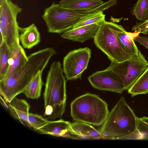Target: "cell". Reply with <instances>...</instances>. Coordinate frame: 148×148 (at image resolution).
Listing matches in <instances>:
<instances>
[{
  "mask_svg": "<svg viewBox=\"0 0 148 148\" xmlns=\"http://www.w3.org/2000/svg\"><path fill=\"white\" fill-rule=\"evenodd\" d=\"M28 119L32 127L36 131L45 125L49 121L41 115L32 113H29Z\"/></svg>",
  "mask_w": 148,
  "mask_h": 148,
  "instance_id": "24",
  "label": "cell"
},
{
  "mask_svg": "<svg viewBox=\"0 0 148 148\" xmlns=\"http://www.w3.org/2000/svg\"><path fill=\"white\" fill-rule=\"evenodd\" d=\"M22 8L11 0H0V42L4 41L11 49L19 40L20 30L17 20Z\"/></svg>",
  "mask_w": 148,
  "mask_h": 148,
  "instance_id": "7",
  "label": "cell"
},
{
  "mask_svg": "<svg viewBox=\"0 0 148 148\" xmlns=\"http://www.w3.org/2000/svg\"><path fill=\"white\" fill-rule=\"evenodd\" d=\"M127 91L132 97L148 93V67Z\"/></svg>",
  "mask_w": 148,
  "mask_h": 148,
  "instance_id": "21",
  "label": "cell"
},
{
  "mask_svg": "<svg viewBox=\"0 0 148 148\" xmlns=\"http://www.w3.org/2000/svg\"><path fill=\"white\" fill-rule=\"evenodd\" d=\"M19 41V40H18L12 47L9 66L3 79L14 73L25 64L28 60V56L23 47L20 45Z\"/></svg>",
  "mask_w": 148,
  "mask_h": 148,
  "instance_id": "14",
  "label": "cell"
},
{
  "mask_svg": "<svg viewBox=\"0 0 148 148\" xmlns=\"http://www.w3.org/2000/svg\"><path fill=\"white\" fill-rule=\"evenodd\" d=\"M132 14L141 21L148 19V0H138L133 7Z\"/></svg>",
  "mask_w": 148,
  "mask_h": 148,
  "instance_id": "23",
  "label": "cell"
},
{
  "mask_svg": "<svg viewBox=\"0 0 148 148\" xmlns=\"http://www.w3.org/2000/svg\"><path fill=\"white\" fill-rule=\"evenodd\" d=\"M126 32L121 25L105 21L100 26L94 42L111 62H120L132 57L124 49L118 39L119 34Z\"/></svg>",
  "mask_w": 148,
  "mask_h": 148,
  "instance_id": "5",
  "label": "cell"
},
{
  "mask_svg": "<svg viewBox=\"0 0 148 148\" xmlns=\"http://www.w3.org/2000/svg\"><path fill=\"white\" fill-rule=\"evenodd\" d=\"M100 25L94 23L75 29H71L63 32L61 37L64 39L83 43L94 38Z\"/></svg>",
  "mask_w": 148,
  "mask_h": 148,
  "instance_id": "12",
  "label": "cell"
},
{
  "mask_svg": "<svg viewBox=\"0 0 148 148\" xmlns=\"http://www.w3.org/2000/svg\"><path fill=\"white\" fill-rule=\"evenodd\" d=\"M12 55L11 49L3 41L0 43V81L6 74Z\"/></svg>",
  "mask_w": 148,
  "mask_h": 148,
  "instance_id": "20",
  "label": "cell"
},
{
  "mask_svg": "<svg viewBox=\"0 0 148 148\" xmlns=\"http://www.w3.org/2000/svg\"><path fill=\"white\" fill-rule=\"evenodd\" d=\"M102 0H60L63 7L73 10H87L96 8L103 4Z\"/></svg>",
  "mask_w": 148,
  "mask_h": 148,
  "instance_id": "17",
  "label": "cell"
},
{
  "mask_svg": "<svg viewBox=\"0 0 148 148\" xmlns=\"http://www.w3.org/2000/svg\"><path fill=\"white\" fill-rule=\"evenodd\" d=\"M30 108L26 100L15 97L9 103L8 110L12 116L23 125L32 128L28 119Z\"/></svg>",
  "mask_w": 148,
  "mask_h": 148,
  "instance_id": "13",
  "label": "cell"
},
{
  "mask_svg": "<svg viewBox=\"0 0 148 148\" xmlns=\"http://www.w3.org/2000/svg\"><path fill=\"white\" fill-rule=\"evenodd\" d=\"M140 119L148 125V117L144 116L140 118Z\"/></svg>",
  "mask_w": 148,
  "mask_h": 148,
  "instance_id": "30",
  "label": "cell"
},
{
  "mask_svg": "<svg viewBox=\"0 0 148 148\" xmlns=\"http://www.w3.org/2000/svg\"><path fill=\"white\" fill-rule=\"evenodd\" d=\"M121 140H143V137L139 131L137 130L131 134L121 138Z\"/></svg>",
  "mask_w": 148,
  "mask_h": 148,
  "instance_id": "27",
  "label": "cell"
},
{
  "mask_svg": "<svg viewBox=\"0 0 148 148\" xmlns=\"http://www.w3.org/2000/svg\"><path fill=\"white\" fill-rule=\"evenodd\" d=\"M103 11H99L84 16L82 20L75 25L72 29L95 23L101 25L105 21V15Z\"/></svg>",
  "mask_w": 148,
  "mask_h": 148,
  "instance_id": "22",
  "label": "cell"
},
{
  "mask_svg": "<svg viewBox=\"0 0 148 148\" xmlns=\"http://www.w3.org/2000/svg\"><path fill=\"white\" fill-rule=\"evenodd\" d=\"M71 125L72 128L79 139H106L99 131L90 124L77 121L71 123Z\"/></svg>",
  "mask_w": 148,
  "mask_h": 148,
  "instance_id": "16",
  "label": "cell"
},
{
  "mask_svg": "<svg viewBox=\"0 0 148 148\" xmlns=\"http://www.w3.org/2000/svg\"><path fill=\"white\" fill-rule=\"evenodd\" d=\"M132 31H136L140 33L147 34L148 33V19L137 23L132 27Z\"/></svg>",
  "mask_w": 148,
  "mask_h": 148,
  "instance_id": "25",
  "label": "cell"
},
{
  "mask_svg": "<svg viewBox=\"0 0 148 148\" xmlns=\"http://www.w3.org/2000/svg\"><path fill=\"white\" fill-rule=\"evenodd\" d=\"M19 40L23 48L30 49L38 45L40 41V35L34 23L25 28H21Z\"/></svg>",
  "mask_w": 148,
  "mask_h": 148,
  "instance_id": "15",
  "label": "cell"
},
{
  "mask_svg": "<svg viewBox=\"0 0 148 148\" xmlns=\"http://www.w3.org/2000/svg\"><path fill=\"white\" fill-rule=\"evenodd\" d=\"M137 129L142 135L143 140H148V125L138 118Z\"/></svg>",
  "mask_w": 148,
  "mask_h": 148,
  "instance_id": "26",
  "label": "cell"
},
{
  "mask_svg": "<svg viewBox=\"0 0 148 148\" xmlns=\"http://www.w3.org/2000/svg\"><path fill=\"white\" fill-rule=\"evenodd\" d=\"M93 12L91 9H67L54 2L46 8L42 16L48 32L61 34L72 29L83 17Z\"/></svg>",
  "mask_w": 148,
  "mask_h": 148,
  "instance_id": "6",
  "label": "cell"
},
{
  "mask_svg": "<svg viewBox=\"0 0 148 148\" xmlns=\"http://www.w3.org/2000/svg\"><path fill=\"white\" fill-rule=\"evenodd\" d=\"M42 72H39L34 77L23 92L26 97L33 99H38L40 96L43 85L42 79Z\"/></svg>",
  "mask_w": 148,
  "mask_h": 148,
  "instance_id": "19",
  "label": "cell"
},
{
  "mask_svg": "<svg viewBox=\"0 0 148 148\" xmlns=\"http://www.w3.org/2000/svg\"><path fill=\"white\" fill-rule=\"evenodd\" d=\"M140 33L136 31L134 32H126L119 34L118 41L124 49L131 56L138 54L139 50L136 45L134 39Z\"/></svg>",
  "mask_w": 148,
  "mask_h": 148,
  "instance_id": "18",
  "label": "cell"
},
{
  "mask_svg": "<svg viewBox=\"0 0 148 148\" xmlns=\"http://www.w3.org/2000/svg\"><path fill=\"white\" fill-rule=\"evenodd\" d=\"M56 54V50L47 47L28 56L25 64L11 76L0 81V93L8 102L23 92L34 77L43 72L51 58Z\"/></svg>",
  "mask_w": 148,
  "mask_h": 148,
  "instance_id": "1",
  "label": "cell"
},
{
  "mask_svg": "<svg viewBox=\"0 0 148 148\" xmlns=\"http://www.w3.org/2000/svg\"><path fill=\"white\" fill-rule=\"evenodd\" d=\"M88 79L93 87L100 90L120 94L125 90L121 79L109 67L93 73L88 76Z\"/></svg>",
  "mask_w": 148,
  "mask_h": 148,
  "instance_id": "10",
  "label": "cell"
},
{
  "mask_svg": "<svg viewBox=\"0 0 148 148\" xmlns=\"http://www.w3.org/2000/svg\"><path fill=\"white\" fill-rule=\"evenodd\" d=\"M138 119L121 96L109 112L99 131L106 139H120L137 130Z\"/></svg>",
  "mask_w": 148,
  "mask_h": 148,
  "instance_id": "3",
  "label": "cell"
},
{
  "mask_svg": "<svg viewBox=\"0 0 148 148\" xmlns=\"http://www.w3.org/2000/svg\"><path fill=\"white\" fill-rule=\"evenodd\" d=\"M120 78L128 90L148 67V62L139 50L138 54L120 62H111L109 66Z\"/></svg>",
  "mask_w": 148,
  "mask_h": 148,
  "instance_id": "8",
  "label": "cell"
},
{
  "mask_svg": "<svg viewBox=\"0 0 148 148\" xmlns=\"http://www.w3.org/2000/svg\"><path fill=\"white\" fill-rule=\"evenodd\" d=\"M91 55V50L88 47L74 49L67 53L63 59L62 68L67 80L81 79L83 72L87 68Z\"/></svg>",
  "mask_w": 148,
  "mask_h": 148,
  "instance_id": "9",
  "label": "cell"
},
{
  "mask_svg": "<svg viewBox=\"0 0 148 148\" xmlns=\"http://www.w3.org/2000/svg\"><path fill=\"white\" fill-rule=\"evenodd\" d=\"M37 131L42 134L79 139L72 128L71 123L62 119L49 121L47 124Z\"/></svg>",
  "mask_w": 148,
  "mask_h": 148,
  "instance_id": "11",
  "label": "cell"
},
{
  "mask_svg": "<svg viewBox=\"0 0 148 148\" xmlns=\"http://www.w3.org/2000/svg\"><path fill=\"white\" fill-rule=\"evenodd\" d=\"M134 40L148 49V37L139 35L134 38Z\"/></svg>",
  "mask_w": 148,
  "mask_h": 148,
  "instance_id": "28",
  "label": "cell"
},
{
  "mask_svg": "<svg viewBox=\"0 0 148 148\" xmlns=\"http://www.w3.org/2000/svg\"><path fill=\"white\" fill-rule=\"evenodd\" d=\"M62 64L59 61L51 64L48 72L43 93L44 116L51 120L61 117L65 110L66 86Z\"/></svg>",
  "mask_w": 148,
  "mask_h": 148,
  "instance_id": "2",
  "label": "cell"
},
{
  "mask_svg": "<svg viewBox=\"0 0 148 148\" xmlns=\"http://www.w3.org/2000/svg\"><path fill=\"white\" fill-rule=\"evenodd\" d=\"M70 108L73 120L97 126L103 124L109 112L105 101L89 93L75 98L71 103Z\"/></svg>",
  "mask_w": 148,
  "mask_h": 148,
  "instance_id": "4",
  "label": "cell"
},
{
  "mask_svg": "<svg viewBox=\"0 0 148 148\" xmlns=\"http://www.w3.org/2000/svg\"><path fill=\"white\" fill-rule=\"evenodd\" d=\"M0 101L1 103L3 106L6 108L8 109L9 103L7 102L5 99L1 96H0Z\"/></svg>",
  "mask_w": 148,
  "mask_h": 148,
  "instance_id": "29",
  "label": "cell"
}]
</instances>
